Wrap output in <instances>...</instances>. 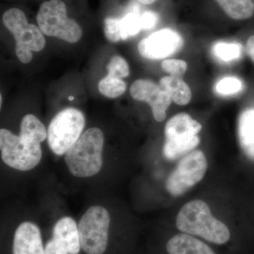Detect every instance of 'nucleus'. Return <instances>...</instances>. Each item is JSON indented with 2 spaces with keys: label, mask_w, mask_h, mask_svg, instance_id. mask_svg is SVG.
Here are the masks:
<instances>
[{
  "label": "nucleus",
  "mask_w": 254,
  "mask_h": 254,
  "mask_svg": "<svg viewBox=\"0 0 254 254\" xmlns=\"http://www.w3.org/2000/svg\"><path fill=\"white\" fill-rule=\"evenodd\" d=\"M48 137L44 125L35 115L23 117L18 136L9 130H0L1 160L10 168L29 171L41 163L43 151L41 143Z\"/></svg>",
  "instance_id": "nucleus-1"
},
{
  "label": "nucleus",
  "mask_w": 254,
  "mask_h": 254,
  "mask_svg": "<svg viewBox=\"0 0 254 254\" xmlns=\"http://www.w3.org/2000/svg\"><path fill=\"white\" fill-rule=\"evenodd\" d=\"M176 225L184 233L201 237L215 245H225L231 236L226 225L214 218L208 205L200 200L188 202L180 209Z\"/></svg>",
  "instance_id": "nucleus-2"
},
{
  "label": "nucleus",
  "mask_w": 254,
  "mask_h": 254,
  "mask_svg": "<svg viewBox=\"0 0 254 254\" xmlns=\"http://www.w3.org/2000/svg\"><path fill=\"white\" fill-rule=\"evenodd\" d=\"M105 138L97 127L88 128L65 153L68 171L74 177L86 178L97 175L103 167Z\"/></svg>",
  "instance_id": "nucleus-3"
},
{
  "label": "nucleus",
  "mask_w": 254,
  "mask_h": 254,
  "mask_svg": "<svg viewBox=\"0 0 254 254\" xmlns=\"http://www.w3.org/2000/svg\"><path fill=\"white\" fill-rule=\"evenodd\" d=\"M2 21L14 37L15 52L21 63H29L33 59L32 52L44 49L46 45L44 34L38 26L28 23L22 10L17 8L6 10L3 14Z\"/></svg>",
  "instance_id": "nucleus-4"
},
{
  "label": "nucleus",
  "mask_w": 254,
  "mask_h": 254,
  "mask_svg": "<svg viewBox=\"0 0 254 254\" xmlns=\"http://www.w3.org/2000/svg\"><path fill=\"white\" fill-rule=\"evenodd\" d=\"M201 125L187 113L170 119L165 127V142L163 154L169 160H175L188 154L198 146Z\"/></svg>",
  "instance_id": "nucleus-5"
},
{
  "label": "nucleus",
  "mask_w": 254,
  "mask_h": 254,
  "mask_svg": "<svg viewBox=\"0 0 254 254\" xmlns=\"http://www.w3.org/2000/svg\"><path fill=\"white\" fill-rule=\"evenodd\" d=\"M36 19L38 27L47 36L76 43L83 35L78 23L68 17L66 4L62 0L44 1L40 6Z\"/></svg>",
  "instance_id": "nucleus-6"
},
{
  "label": "nucleus",
  "mask_w": 254,
  "mask_h": 254,
  "mask_svg": "<svg viewBox=\"0 0 254 254\" xmlns=\"http://www.w3.org/2000/svg\"><path fill=\"white\" fill-rule=\"evenodd\" d=\"M84 115L79 110L68 108L55 115L48 129V143L58 155H65L83 133Z\"/></svg>",
  "instance_id": "nucleus-7"
},
{
  "label": "nucleus",
  "mask_w": 254,
  "mask_h": 254,
  "mask_svg": "<svg viewBox=\"0 0 254 254\" xmlns=\"http://www.w3.org/2000/svg\"><path fill=\"white\" fill-rule=\"evenodd\" d=\"M110 216L104 207L93 205L78 224L81 250L86 254H103L108 244Z\"/></svg>",
  "instance_id": "nucleus-8"
},
{
  "label": "nucleus",
  "mask_w": 254,
  "mask_h": 254,
  "mask_svg": "<svg viewBox=\"0 0 254 254\" xmlns=\"http://www.w3.org/2000/svg\"><path fill=\"white\" fill-rule=\"evenodd\" d=\"M208 168L204 153L193 150L179 162L167 180L165 187L173 196H180L203 180Z\"/></svg>",
  "instance_id": "nucleus-9"
},
{
  "label": "nucleus",
  "mask_w": 254,
  "mask_h": 254,
  "mask_svg": "<svg viewBox=\"0 0 254 254\" xmlns=\"http://www.w3.org/2000/svg\"><path fill=\"white\" fill-rule=\"evenodd\" d=\"M182 37L170 29L160 30L140 41L138 52L148 60H160L177 53L183 46Z\"/></svg>",
  "instance_id": "nucleus-10"
},
{
  "label": "nucleus",
  "mask_w": 254,
  "mask_h": 254,
  "mask_svg": "<svg viewBox=\"0 0 254 254\" xmlns=\"http://www.w3.org/2000/svg\"><path fill=\"white\" fill-rule=\"evenodd\" d=\"M130 93L133 99L149 104L157 122L161 123L165 120L172 100L160 85L149 80H136L130 88Z\"/></svg>",
  "instance_id": "nucleus-11"
},
{
  "label": "nucleus",
  "mask_w": 254,
  "mask_h": 254,
  "mask_svg": "<svg viewBox=\"0 0 254 254\" xmlns=\"http://www.w3.org/2000/svg\"><path fill=\"white\" fill-rule=\"evenodd\" d=\"M13 254H45L39 227L24 222L16 229L13 242Z\"/></svg>",
  "instance_id": "nucleus-12"
},
{
  "label": "nucleus",
  "mask_w": 254,
  "mask_h": 254,
  "mask_svg": "<svg viewBox=\"0 0 254 254\" xmlns=\"http://www.w3.org/2000/svg\"><path fill=\"white\" fill-rule=\"evenodd\" d=\"M53 239L63 246L68 254H79L81 247L78 225L71 217H63L56 222Z\"/></svg>",
  "instance_id": "nucleus-13"
},
{
  "label": "nucleus",
  "mask_w": 254,
  "mask_h": 254,
  "mask_svg": "<svg viewBox=\"0 0 254 254\" xmlns=\"http://www.w3.org/2000/svg\"><path fill=\"white\" fill-rule=\"evenodd\" d=\"M166 249L169 254H215L204 242L185 233L172 237Z\"/></svg>",
  "instance_id": "nucleus-14"
},
{
  "label": "nucleus",
  "mask_w": 254,
  "mask_h": 254,
  "mask_svg": "<svg viewBox=\"0 0 254 254\" xmlns=\"http://www.w3.org/2000/svg\"><path fill=\"white\" fill-rule=\"evenodd\" d=\"M238 137L245 154L254 160V109L247 110L240 115Z\"/></svg>",
  "instance_id": "nucleus-15"
},
{
  "label": "nucleus",
  "mask_w": 254,
  "mask_h": 254,
  "mask_svg": "<svg viewBox=\"0 0 254 254\" xmlns=\"http://www.w3.org/2000/svg\"><path fill=\"white\" fill-rule=\"evenodd\" d=\"M160 86L179 105H186L191 99V91L183 80L177 76H168L162 78Z\"/></svg>",
  "instance_id": "nucleus-16"
},
{
  "label": "nucleus",
  "mask_w": 254,
  "mask_h": 254,
  "mask_svg": "<svg viewBox=\"0 0 254 254\" xmlns=\"http://www.w3.org/2000/svg\"><path fill=\"white\" fill-rule=\"evenodd\" d=\"M227 16L233 19L250 18L254 14V4L252 0H215Z\"/></svg>",
  "instance_id": "nucleus-17"
},
{
  "label": "nucleus",
  "mask_w": 254,
  "mask_h": 254,
  "mask_svg": "<svg viewBox=\"0 0 254 254\" xmlns=\"http://www.w3.org/2000/svg\"><path fill=\"white\" fill-rule=\"evenodd\" d=\"M127 85L121 78L107 75L98 83V90L102 95L109 98H116L126 91Z\"/></svg>",
  "instance_id": "nucleus-18"
},
{
  "label": "nucleus",
  "mask_w": 254,
  "mask_h": 254,
  "mask_svg": "<svg viewBox=\"0 0 254 254\" xmlns=\"http://www.w3.org/2000/svg\"><path fill=\"white\" fill-rule=\"evenodd\" d=\"M120 21L123 41L136 36L142 30L141 15L137 11L128 13Z\"/></svg>",
  "instance_id": "nucleus-19"
},
{
  "label": "nucleus",
  "mask_w": 254,
  "mask_h": 254,
  "mask_svg": "<svg viewBox=\"0 0 254 254\" xmlns=\"http://www.w3.org/2000/svg\"><path fill=\"white\" fill-rule=\"evenodd\" d=\"M213 53L222 61H232L240 58L242 47L237 43H219L213 47Z\"/></svg>",
  "instance_id": "nucleus-20"
},
{
  "label": "nucleus",
  "mask_w": 254,
  "mask_h": 254,
  "mask_svg": "<svg viewBox=\"0 0 254 254\" xmlns=\"http://www.w3.org/2000/svg\"><path fill=\"white\" fill-rule=\"evenodd\" d=\"M108 75L113 77L122 78L129 75V67L126 60L120 56H114L110 60L108 66Z\"/></svg>",
  "instance_id": "nucleus-21"
},
{
  "label": "nucleus",
  "mask_w": 254,
  "mask_h": 254,
  "mask_svg": "<svg viewBox=\"0 0 254 254\" xmlns=\"http://www.w3.org/2000/svg\"><path fill=\"white\" fill-rule=\"evenodd\" d=\"M105 38L111 43L121 41L122 33L120 21L118 18L107 17L104 21Z\"/></svg>",
  "instance_id": "nucleus-22"
},
{
  "label": "nucleus",
  "mask_w": 254,
  "mask_h": 254,
  "mask_svg": "<svg viewBox=\"0 0 254 254\" xmlns=\"http://www.w3.org/2000/svg\"><path fill=\"white\" fill-rule=\"evenodd\" d=\"M162 68L165 72L170 73V76L179 77L186 72L187 64L181 60L170 59L163 61L161 64Z\"/></svg>",
  "instance_id": "nucleus-23"
},
{
  "label": "nucleus",
  "mask_w": 254,
  "mask_h": 254,
  "mask_svg": "<svg viewBox=\"0 0 254 254\" xmlns=\"http://www.w3.org/2000/svg\"><path fill=\"white\" fill-rule=\"evenodd\" d=\"M242 88V83L238 78H225L219 81L217 85V91L222 95H230L236 93Z\"/></svg>",
  "instance_id": "nucleus-24"
},
{
  "label": "nucleus",
  "mask_w": 254,
  "mask_h": 254,
  "mask_svg": "<svg viewBox=\"0 0 254 254\" xmlns=\"http://www.w3.org/2000/svg\"><path fill=\"white\" fill-rule=\"evenodd\" d=\"M142 30L152 29L158 23V15L153 11H145L141 15Z\"/></svg>",
  "instance_id": "nucleus-25"
},
{
  "label": "nucleus",
  "mask_w": 254,
  "mask_h": 254,
  "mask_svg": "<svg viewBox=\"0 0 254 254\" xmlns=\"http://www.w3.org/2000/svg\"><path fill=\"white\" fill-rule=\"evenodd\" d=\"M45 254H68L66 250L54 239L50 240L45 247Z\"/></svg>",
  "instance_id": "nucleus-26"
},
{
  "label": "nucleus",
  "mask_w": 254,
  "mask_h": 254,
  "mask_svg": "<svg viewBox=\"0 0 254 254\" xmlns=\"http://www.w3.org/2000/svg\"><path fill=\"white\" fill-rule=\"evenodd\" d=\"M247 54L254 62V36H251L247 43Z\"/></svg>",
  "instance_id": "nucleus-27"
},
{
  "label": "nucleus",
  "mask_w": 254,
  "mask_h": 254,
  "mask_svg": "<svg viewBox=\"0 0 254 254\" xmlns=\"http://www.w3.org/2000/svg\"><path fill=\"white\" fill-rule=\"evenodd\" d=\"M139 2L143 4H151L154 3L156 0H138Z\"/></svg>",
  "instance_id": "nucleus-28"
},
{
  "label": "nucleus",
  "mask_w": 254,
  "mask_h": 254,
  "mask_svg": "<svg viewBox=\"0 0 254 254\" xmlns=\"http://www.w3.org/2000/svg\"><path fill=\"white\" fill-rule=\"evenodd\" d=\"M0 103H1V108L2 106V95H1L0 96Z\"/></svg>",
  "instance_id": "nucleus-29"
},
{
  "label": "nucleus",
  "mask_w": 254,
  "mask_h": 254,
  "mask_svg": "<svg viewBox=\"0 0 254 254\" xmlns=\"http://www.w3.org/2000/svg\"><path fill=\"white\" fill-rule=\"evenodd\" d=\"M73 97L71 96V97H68V100H73Z\"/></svg>",
  "instance_id": "nucleus-30"
}]
</instances>
